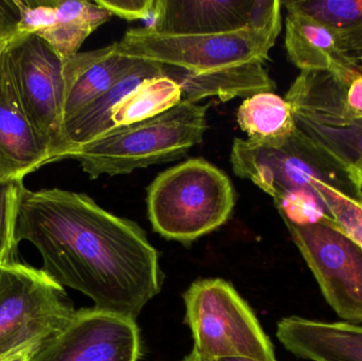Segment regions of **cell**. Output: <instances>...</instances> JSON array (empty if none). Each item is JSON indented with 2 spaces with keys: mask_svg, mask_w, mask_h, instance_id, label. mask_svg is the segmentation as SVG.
<instances>
[{
  "mask_svg": "<svg viewBox=\"0 0 362 361\" xmlns=\"http://www.w3.org/2000/svg\"><path fill=\"white\" fill-rule=\"evenodd\" d=\"M15 239L40 252L42 269L95 309L136 318L159 294V256L141 227L100 207L84 193L23 188Z\"/></svg>",
  "mask_w": 362,
  "mask_h": 361,
  "instance_id": "6da1fadb",
  "label": "cell"
},
{
  "mask_svg": "<svg viewBox=\"0 0 362 361\" xmlns=\"http://www.w3.org/2000/svg\"><path fill=\"white\" fill-rule=\"evenodd\" d=\"M206 110L208 105L181 102L160 116L112 129L69 158L76 159L90 179L177 160L204 140Z\"/></svg>",
  "mask_w": 362,
  "mask_h": 361,
  "instance_id": "7a4b0ae2",
  "label": "cell"
},
{
  "mask_svg": "<svg viewBox=\"0 0 362 361\" xmlns=\"http://www.w3.org/2000/svg\"><path fill=\"white\" fill-rule=\"evenodd\" d=\"M236 193L229 176L204 158H191L159 174L148 188L153 229L189 244L231 218Z\"/></svg>",
  "mask_w": 362,
  "mask_h": 361,
  "instance_id": "3957f363",
  "label": "cell"
},
{
  "mask_svg": "<svg viewBox=\"0 0 362 361\" xmlns=\"http://www.w3.org/2000/svg\"><path fill=\"white\" fill-rule=\"evenodd\" d=\"M194 349L212 360L276 361L274 347L246 301L229 282L202 279L183 294Z\"/></svg>",
  "mask_w": 362,
  "mask_h": 361,
  "instance_id": "277c9868",
  "label": "cell"
},
{
  "mask_svg": "<svg viewBox=\"0 0 362 361\" xmlns=\"http://www.w3.org/2000/svg\"><path fill=\"white\" fill-rule=\"evenodd\" d=\"M76 311L46 271L11 261L0 266V358L52 341Z\"/></svg>",
  "mask_w": 362,
  "mask_h": 361,
  "instance_id": "5b68a950",
  "label": "cell"
},
{
  "mask_svg": "<svg viewBox=\"0 0 362 361\" xmlns=\"http://www.w3.org/2000/svg\"><path fill=\"white\" fill-rule=\"evenodd\" d=\"M278 36L252 28L228 33L177 35L144 27L129 30L118 45L125 57L202 72L253 61L266 63Z\"/></svg>",
  "mask_w": 362,
  "mask_h": 361,
  "instance_id": "8992f818",
  "label": "cell"
},
{
  "mask_svg": "<svg viewBox=\"0 0 362 361\" xmlns=\"http://www.w3.org/2000/svg\"><path fill=\"white\" fill-rule=\"evenodd\" d=\"M11 78L29 122L50 148L51 162L63 150L64 59L35 34H17L6 47Z\"/></svg>",
  "mask_w": 362,
  "mask_h": 361,
  "instance_id": "52a82bcc",
  "label": "cell"
},
{
  "mask_svg": "<svg viewBox=\"0 0 362 361\" xmlns=\"http://www.w3.org/2000/svg\"><path fill=\"white\" fill-rule=\"evenodd\" d=\"M284 223L329 307L349 324H361V248L327 214L308 224Z\"/></svg>",
  "mask_w": 362,
  "mask_h": 361,
  "instance_id": "ba28073f",
  "label": "cell"
},
{
  "mask_svg": "<svg viewBox=\"0 0 362 361\" xmlns=\"http://www.w3.org/2000/svg\"><path fill=\"white\" fill-rule=\"evenodd\" d=\"M141 336L135 320L95 309L74 319L31 361H139Z\"/></svg>",
  "mask_w": 362,
  "mask_h": 361,
  "instance_id": "9c48e42d",
  "label": "cell"
},
{
  "mask_svg": "<svg viewBox=\"0 0 362 361\" xmlns=\"http://www.w3.org/2000/svg\"><path fill=\"white\" fill-rule=\"evenodd\" d=\"M48 163L50 148L21 108L6 49L0 57V182H23Z\"/></svg>",
  "mask_w": 362,
  "mask_h": 361,
  "instance_id": "30bf717a",
  "label": "cell"
},
{
  "mask_svg": "<svg viewBox=\"0 0 362 361\" xmlns=\"http://www.w3.org/2000/svg\"><path fill=\"white\" fill-rule=\"evenodd\" d=\"M286 8L285 48L301 71L325 72L348 87L362 67L342 51L333 32L314 17L282 2Z\"/></svg>",
  "mask_w": 362,
  "mask_h": 361,
  "instance_id": "8fae6325",
  "label": "cell"
},
{
  "mask_svg": "<svg viewBox=\"0 0 362 361\" xmlns=\"http://www.w3.org/2000/svg\"><path fill=\"white\" fill-rule=\"evenodd\" d=\"M283 347L312 361H362V326L349 322L283 318L276 328Z\"/></svg>",
  "mask_w": 362,
  "mask_h": 361,
  "instance_id": "7c38bea8",
  "label": "cell"
},
{
  "mask_svg": "<svg viewBox=\"0 0 362 361\" xmlns=\"http://www.w3.org/2000/svg\"><path fill=\"white\" fill-rule=\"evenodd\" d=\"M253 0H157L150 29L159 33L221 34L250 28Z\"/></svg>",
  "mask_w": 362,
  "mask_h": 361,
  "instance_id": "4fadbf2b",
  "label": "cell"
},
{
  "mask_svg": "<svg viewBox=\"0 0 362 361\" xmlns=\"http://www.w3.org/2000/svg\"><path fill=\"white\" fill-rule=\"evenodd\" d=\"M138 61L123 55L118 42L64 59L65 122L110 90Z\"/></svg>",
  "mask_w": 362,
  "mask_h": 361,
  "instance_id": "5bb4252c",
  "label": "cell"
},
{
  "mask_svg": "<svg viewBox=\"0 0 362 361\" xmlns=\"http://www.w3.org/2000/svg\"><path fill=\"white\" fill-rule=\"evenodd\" d=\"M263 61H253L209 71H189L163 65V76L177 83L182 102L198 103L206 97H216L227 102L261 93H274L276 83L270 78Z\"/></svg>",
  "mask_w": 362,
  "mask_h": 361,
  "instance_id": "9a60e30c",
  "label": "cell"
},
{
  "mask_svg": "<svg viewBox=\"0 0 362 361\" xmlns=\"http://www.w3.org/2000/svg\"><path fill=\"white\" fill-rule=\"evenodd\" d=\"M163 76V64L139 59L110 90L64 123L63 150L59 160L85 144L114 129L112 114L117 104L144 81Z\"/></svg>",
  "mask_w": 362,
  "mask_h": 361,
  "instance_id": "2e32d148",
  "label": "cell"
},
{
  "mask_svg": "<svg viewBox=\"0 0 362 361\" xmlns=\"http://www.w3.org/2000/svg\"><path fill=\"white\" fill-rule=\"evenodd\" d=\"M236 120L249 140L272 148L284 146L298 129L291 104L274 93H257L245 99Z\"/></svg>",
  "mask_w": 362,
  "mask_h": 361,
  "instance_id": "e0dca14e",
  "label": "cell"
},
{
  "mask_svg": "<svg viewBox=\"0 0 362 361\" xmlns=\"http://www.w3.org/2000/svg\"><path fill=\"white\" fill-rule=\"evenodd\" d=\"M18 10L17 34H38L57 21H85L95 28L110 20L107 10L83 0H14Z\"/></svg>",
  "mask_w": 362,
  "mask_h": 361,
  "instance_id": "ac0fdd59",
  "label": "cell"
},
{
  "mask_svg": "<svg viewBox=\"0 0 362 361\" xmlns=\"http://www.w3.org/2000/svg\"><path fill=\"white\" fill-rule=\"evenodd\" d=\"M289 6L327 25L340 48L362 67V0H301Z\"/></svg>",
  "mask_w": 362,
  "mask_h": 361,
  "instance_id": "d6986e66",
  "label": "cell"
},
{
  "mask_svg": "<svg viewBox=\"0 0 362 361\" xmlns=\"http://www.w3.org/2000/svg\"><path fill=\"white\" fill-rule=\"evenodd\" d=\"M182 102L177 83L165 76L144 81L112 110L114 129L127 126L165 114Z\"/></svg>",
  "mask_w": 362,
  "mask_h": 361,
  "instance_id": "ffe728a7",
  "label": "cell"
},
{
  "mask_svg": "<svg viewBox=\"0 0 362 361\" xmlns=\"http://www.w3.org/2000/svg\"><path fill=\"white\" fill-rule=\"evenodd\" d=\"M301 133L319 160L344 178L349 173L362 175V121H353L338 129H305Z\"/></svg>",
  "mask_w": 362,
  "mask_h": 361,
  "instance_id": "44dd1931",
  "label": "cell"
},
{
  "mask_svg": "<svg viewBox=\"0 0 362 361\" xmlns=\"http://www.w3.org/2000/svg\"><path fill=\"white\" fill-rule=\"evenodd\" d=\"M23 188V182H0V266L17 260L15 228Z\"/></svg>",
  "mask_w": 362,
  "mask_h": 361,
  "instance_id": "7402d4cb",
  "label": "cell"
},
{
  "mask_svg": "<svg viewBox=\"0 0 362 361\" xmlns=\"http://www.w3.org/2000/svg\"><path fill=\"white\" fill-rule=\"evenodd\" d=\"M274 201L284 222L308 224L318 222L325 215L320 201L306 189L286 191L274 197Z\"/></svg>",
  "mask_w": 362,
  "mask_h": 361,
  "instance_id": "603a6c76",
  "label": "cell"
},
{
  "mask_svg": "<svg viewBox=\"0 0 362 361\" xmlns=\"http://www.w3.org/2000/svg\"><path fill=\"white\" fill-rule=\"evenodd\" d=\"M95 4L125 20H146L153 28L157 16V0H95Z\"/></svg>",
  "mask_w": 362,
  "mask_h": 361,
  "instance_id": "cb8c5ba5",
  "label": "cell"
},
{
  "mask_svg": "<svg viewBox=\"0 0 362 361\" xmlns=\"http://www.w3.org/2000/svg\"><path fill=\"white\" fill-rule=\"evenodd\" d=\"M346 114L351 121H362V74L346 88Z\"/></svg>",
  "mask_w": 362,
  "mask_h": 361,
  "instance_id": "d4e9b609",
  "label": "cell"
},
{
  "mask_svg": "<svg viewBox=\"0 0 362 361\" xmlns=\"http://www.w3.org/2000/svg\"><path fill=\"white\" fill-rule=\"evenodd\" d=\"M18 18L14 0H0V35H16Z\"/></svg>",
  "mask_w": 362,
  "mask_h": 361,
  "instance_id": "484cf974",
  "label": "cell"
},
{
  "mask_svg": "<svg viewBox=\"0 0 362 361\" xmlns=\"http://www.w3.org/2000/svg\"><path fill=\"white\" fill-rule=\"evenodd\" d=\"M40 347H29L25 349L21 350V351L15 352V353L10 354L6 357L0 358V361H31L33 356L35 355L36 351Z\"/></svg>",
  "mask_w": 362,
  "mask_h": 361,
  "instance_id": "4316f807",
  "label": "cell"
},
{
  "mask_svg": "<svg viewBox=\"0 0 362 361\" xmlns=\"http://www.w3.org/2000/svg\"><path fill=\"white\" fill-rule=\"evenodd\" d=\"M346 178L354 189L356 196L362 201V175L357 173H349L346 174Z\"/></svg>",
  "mask_w": 362,
  "mask_h": 361,
  "instance_id": "83f0119b",
  "label": "cell"
},
{
  "mask_svg": "<svg viewBox=\"0 0 362 361\" xmlns=\"http://www.w3.org/2000/svg\"><path fill=\"white\" fill-rule=\"evenodd\" d=\"M180 361H215L210 360V358L204 357V356H202V354L198 353V352H196L195 350H193V351L191 352V353L189 354V355L185 356V358H183L182 360Z\"/></svg>",
  "mask_w": 362,
  "mask_h": 361,
  "instance_id": "f1b7e54d",
  "label": "cell"
},
{
  "mask_svg": "<svg viewBox=\"0 0 362 361\" xmlns=\"http://www.w3.org/2000/svg\"><path fill=\"white\" fill-rule=\"evenodd\" d=\"M14 36L15 35H0V57H1L4 51L6 50V47L8 46V44H10L11 40L14 38Z\"/></svg>",
  "mask_w": 362,
  "mask_h": 361,
  "instance_id": "f546056e",
  "label": "cell"
},
{
  "mask_svg": "<svg viewBox=\"0 0 362 361\" xmlns=\"http://www.w3.org/2000/svg\"><path fill=\"white\" fill-rule=\"evenodd\" d=\"M216 361H259L255 360H247V358H228V360H221Z\"/></svg>",
  "mask_w": 362,
  "mask_h": 361,
  "instance_id": "4dcf8cb0",
  "label": "cell"
}]
</instances>
